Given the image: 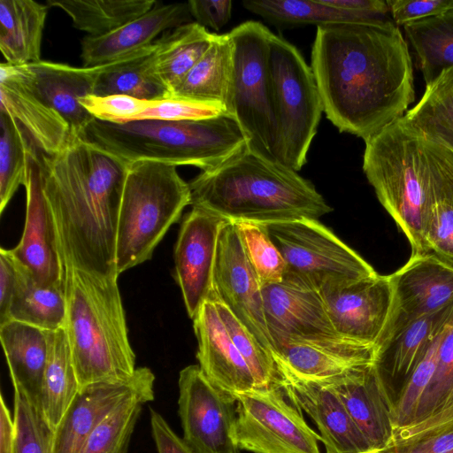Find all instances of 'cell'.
Listing matches in <instances>:
<instances>
[{
    "label": "cell",
    "mask_w": 453,
    "mask_h": 453,
    "mask_svg": "<svg viewBox=\"0 0 453 453\" xmlns=\"http://www.w3.org/2000/svg\"><path fill=\"white\" fill-rule=\"evenodd\" d=\"M311 68L327 119L364 141L415 98L409 47L391 19L318 27Z\"/></svg>",
    "instance_id": "cell-1"
},
{
    "label": "cell",
    "mask_w": 453,
    "mask_h": 453,
    "mask_svg": "<svg viewBox=\"0 0 453 453\" xmlns=\"http://www.w3.org/2000/svg\"><path fill=\"white\" fill-rule=\"evenodd\" d=\"M38 152L66 268L119 277L116 234L127 165L73 133L58 153Z\"/></svg>",
    "instance_id": "cell-2"
},
{
    "label": "cell",
    "mask_w": 453,
    "mask_h": 453,
    "mask_svg": "<svg viewBox=\"0 0 453 453\" xmlns=\"http://www.w3.org/2000/svg\"><path fill=\"white\" fill-rule=\"evenodd\" d=\"M188 185L192 207L232 222L269 225L319 219L332 211L310 180L259 156L247 144L217 168L201 172Z\"/></svg>",
    "instance_id": "cell-3"
},
{
    "label": "cell",
    "mask_w": 453,
    "mask_h": 453,
    "mask_svg": "<svg viewBox=\"0 0 453 453\" xmlns=\"http://www.w3.org/2000/svg\"><path fill=\"white\" fill-rule=\"evenodd\" d=\"M81 137L127 165L151 160L213 170L240 151L247 139L229 114L182 121L137 120L113 124L92 120Z\"/></svg>",
    "instance_id": "cell-4"
},
{
    "label": "cell",
    "mask_w": 453,
    "mask_h": 453,
    "mask_svg": "<svg viewBox=\"0 0 453 453\" xmlns=\"http://www.w3.org/2000/svg\"><path fill=\"white\" fill-rule=\"evenodd\" d=\"M118 277L66 270L65 330L80 389L136 371Z\"/></svg>",
    "instance_id": "cell-5"
},
{
    "label": "cell",
    "mask_w": 453,
    "mask_h": 453,
    "mask_svg": "<svg viewBox=\"0 0 453 453\" xmlns=\"http://www.w3.org/2000/svg\"><path fill=\"white\" fill-rule=\"evenodd\" d=\"M190 204L188 182L176 166L151 160L127 164L116 234L118 276L150 259L165 233Z\"/></svg>",
    "instance_id": "cell-6"
},
{
    "label": "cell",
    "mask_w": 453,
    "mask_h": 453,
    "mask_svg": "<svg viewBox=\"0 0 453 453\" xmlns=\"http://www.w3.org/2000/svg\"><path fill=\"white\" fill-rule=\"evenodd\" d=\"M365 144L363 171L380 203L405 234L411 255L426 253V185L420 137L398 119Z\"/></svg>",
    "instance_id": "cell-7"
},
{
    "label": "cell",
    "mask_w": 453,
    "mask_h": 453,
    "mask_svg": "<svg viewBox=\"0 0 453 453\" xmlns=\"http://www.w3.org/2000/svg\"><path fill=\"white\" fill-rule=\"evenodd\" d=\"M228 34L234 46V69L227 112L237 121L252 151L279 162L269 70L273 33L263 24L249 20Z\"/></svg>",
    "instance_id": "cell-8"
},
{
    "label": "cell",
    "mask_w": 453,
    "mask_h": 453,
    "mask_svg": "<svg viewBox=\"0 0 453 453\" xmlns=\"http://www.w3.org/2000/svg\"><path fill=\"white\" fill-rule=\"evenodd\" d=\"M269 70L278 132V160L298 172L307 155L323 111L311 71L296 46L272 34Z\"/></svg>",
    "instance_id": "cell-9"
},
{
    "label": "cell",
    "mask_w": 453,
    "mask_h": 453,
    "mask_svg": "<svg viewBox=\"0 0 453 453\" xmlns=\"http://www.w3.org/2000/svg\"><path fill=\"white\" fill-rule=\"evenodd\" d=\"M266 227L285 261L284 277L319 290L377 274L319 219L278 222Z\"/></svg>",
    "instance_id": "cell-10"
},
{
    "label": "cell",
    "mask_w": 453,
    "mask_h": 453,
    "mask_svg": "<svg viewBox=\"0 0 453 453\" xmlns=\"http://www.w3.org/2000/svg\"><path fill=\"white\" fill-rule=\"evenodd\" d=\"M284 396L280 388L254 389L234 396V438L239 449L253 453H320V435Z\"/></svg>",
    "instance_id": "cell-11"
},
{
    "label": "cell",
    "mask_w": 453,
    "mask_h": 453,
    "mask_svg": "<svg viewBox=\"0 0 453 453\" xmlns=\"http://www.w3.org/2000/svg\"><path fill=\"white\" fill-rule=\"evenodd\" d=\"M178 387L185 441L196 453H239L234 438L235 399L216 388L198 365L180 372Z\"/></svg>",
    "instance_id": "cell-12"
},
{
    "label": "cell",
    "mask_w": 453,
    "mask_h": 453,
    "mask_svg": "<svg viewBox=\"0 0 453 453\" xmlns=\"http://www.w3.org/2000/svg\"><path fill=\"white\" fill-rule=\"evenodd\" d=\"M26 219L22 236L9 250L13 259L37 283L66 287V265L63 260L57 229L46 202L38 150H27Z\"/></svg>",
    "instance_id": "cell-13"
},
{
    "label": "cell",
    "mask_w": 453,
    "mask_h": 453,
    "mask_svg": "<svg viewBox=\"0 0 453 453\" xmlns=\"http://www.w3.org/2000/svg\"><path fill=\"white\" fill-rule=\"evenodd\" d=\"M389 279L393 306L377 348L414 320L453 304V265L432 253L411 255Z\"/></svg>",
    "instance_id": "cell-14"
},
{
    "label": "cell",
    "mask_w": 453,
    "mask_h": 453,
    "mask_svg": "<svg viewBox=\"0 0 453 453\" xmlns=\"http://www.w3.org/2000/svg\"><path fill=\"white\" fill-rule=\"evenodd\" d=\"M212 289L233 314L273 356L262 287L248 261L234 222L222 227L217 248Z\"/></svg>",
    "instance_id": "cell-15"
},
{
    "label": "cell",
    "mask_w": 453,
    "mask_h": 453,
    "mask_svg": "<svg viewBox=\"0 0 453 453\" xmlns=\"http://www.w3.org/2000/svg\"><path fill=\"white\" fill-rule=\"evenodd\" d=\"M336 333L347 339L377 345L388 326L393 288L389 275L375 274L319 290Z\"/></svg>",
    "instance_id": "cell-16"
},
{
    "label": "cell",
    "mask_w": 453,
    "mask_h": 453,
    "mask_svg": "<svg viewBox=\"0 0 453 453\" xmlns=\"http://www.w3.org/2000/svg\"><path fill=\"white\" fill-rule=\"evenodd\" d=\"M228 221L192 207L181 223L174 248V278L192 319L212 290L219 237Z\"/></svg>",
    "instance_id": "cell-17"
},
{
    "label": "cell",
    "mask_w": 453,
    "mask_h": 453,
    "mask_svg": "<svg viewBox=\"0 0 453 453\" xmlns=\"http://www.w3.org/2000/svg\"><path fill=\"white\" fill-rule=\"evenodd\" d=\"M155 375L148 367L136 368L124 380L98 381L80 389L54 430V453H81L97 426L128 397L154 390Z\"/></svg>",
    "instance_id": "cell-18"
},
{
    "label": "cell",
    "mask_w": 453,
    "mask_h": 453,
    "mask_svg": "<svg viewBox=\"0 0 453 453\" xmlns=\"http://www.w3.org/2000/svg\"><path fill=\"white\" fill-rule=\"evenodd\" d=\"M262 295L273 357L280 346L291 341L341 336L316 288L284 277L280 283L263 287Z\"/></svg>",
    "instance_id": "cell-19"
},
{
    "label": "cell",
    "mask_w": 453,
    "mask_h": 453,
    "mask_svg": "<svg viewBox=\"0 0 453 453\" xmlns=\"http://www.w3.org/2000/svg\"><path fill=\"white\" fill-rule=\"evenodd\" d=\"M280 387L290 403L313 420L326 453H365L372 449L357 426L338 395L324 380L296 376L277 364Z\"/></svg>",
    "instance_id": "cell-20"
},
{
    "label": "cell",
    "mask_w": 453,
    "mask_h": 453,
    "mask_svg": "<svg viewBox=\"0 0 453 453\" xmlns=\"http://www.w3.org/2000/svg\"><path fill=\"white\" fill-rule=\"evenodd\" d=\"M324 381L338 395L372 451L388 448L394 436L395 402L377 365Z\"/></svg>",
    "instance_id": "cell-21"
},
{
    "label": "cell",
    "mask_w": 453,
    "mask_h": 453,
    "mask_svg": "<svg viewBox=\"0 0 453 453\" xmlns=\"http://www.w3.org/2000/svg\"><path fill=\"white\" fill-rule=\"evenodd\" d=\"M193 327L198 343V365L216 388L232 397L257 389L250 367L230 338L211 298L193 318Z\"/></svg>",
    "instance_id": "cell-22"
},
{
    "label": "cell",
    "mask_w": 453,
    "mask_h": 453,
    "mask_svg": "<svg viewBox=\"0 0 453 453\" xmlns=\"http://www.w3.org/2000/svg\"><path fill=\"white\" fill-rule=\"evenodd\" d=\"M17 69L31 91L66 120L71 133L81 136L95 119L80 104V99L93 95L96 66L75 67L40 60L17 65Z\"/></svg>",
    "instance_id": "cell-23"
},
{
    "label": "cell",
    "mask_w": 453,
    "mask_h": 453,
    "mask_svg": "<svg viewBox=\"0 0 453 453\" xmlns=\"http://www.w3.org/2000/svg\"><path fill=\"white\" fill-rule=\"evenodd\" d=\"M274 359L296 376L326 380L376 364L377 347L341 336L296 340L280 346Z\"/></svg>",
    "instance_id": "cell-24"
},
{
    "label": "cell",
    "mask_w": 453,
    "mask_h": 453,
    "mask_svg": "<svg viewBox=\"0 0 453 453\" xmlns=\"http://www.w3.org/2000/svg\"><path fill=\"white\" fill-rule=\"evenodd\" d=\"M0 111L12 118L35 148L45 155L58 153L71 129L66 120L42 102L20 78L17 65H0Z\"/></svg>",
    "instance_id": "cell-25"
},
{
    "label": "cell",
    "mask_w": 453,
    "mask_h": 453,
    "mask_svg": "<svg viewBox=\"0 0 453 453\" xmlns=\"http://www.w3.org/2000/svg\"><path fill=\"white\" fill-rule=\"evenodd\" d=\"M187 3L158 4L117 30L81 40V58L85 67L115 61L153 44L166 30L193 22Z\"/></svg>",
    "instance_id": "cell-26"
},
{
    "label": "cell",
    "mask_w": 453,
    "mask_h": 453,
    "mask_svg": "<svg viewBox=\"0 0 453 453\" xmlns=\"http://www.w3.org/2000/svg\"><path fill=\"white\" fill-rule=\"evenodd\" d=\"M420 139L426 185L425 251L453 265V150Z\"/></svg>",
    "instance_id": "cell-27"
},
{
    "label": "cell",
    "mask_w": 453,
    "mask_h": 453,
    "mask_svg": "<svg viewBox=\"0 0 453 453\" xmlns=\"http://www.w3.org/2000/svg\"><path fill=\"white\" fill-rule=\"evenodd\" d=\"M0 341L12 386L21 388L41 409V394L48 356L45 330L11 320L0 325Z\"/></svg>",
    "instance_id": "cell-28"
},
{
    "label": "cell",
    "mask_w": 453,
    "mask_h": 453,
    "mask_svg": "<svg viewBox=\"0 0 453 453\" xmlns=\"http://www.w3.org/2000/svg\"><path fill=\"white\" fill-rule=\"evenodd\" d=\"M153 44L108 64L96 66L93 95H127L144 100H160L169 93L156 73Z\"/></svg>",
    "instance_id": "cell-29"
},
{
    "label": "cell",
    "mask_w": 453,
    "mask_h": 453,
    "mask_svg": "<svg viewBox=\"0 0 453 453\" xmlns=\"http://www.w3.org/2000/svg\"><path fill=\"white\" fill-rule=\"evenodd\" d=\"M48 8L33 0L0 1V50L6 63L20 65L42 60Z\"/></svg>",
    "instance_id": "cell-30"
},
{
    "label": "cell",
    "mask_w": 453,
    "mask_h": 453,
    "mask_svg": "<svg viewBox=\"0 0 453 453\" xmlns=\"http://www.w3.org/2000/svg\"><path fill=\"white\" fill-rule=\"evenodd\" d=\"M233 69L231 37L228 33L216 35L207 51L170 97L219 104L227 111Z\"/></svg>",
    "instance_id": "cell-31"
},
{
    "label": "cell",
    "mask_w": 453,
    "mask_h": 453,
    "mask_svg": "<svg viewBox=\"0 0 453 453\" xmlns=\"http://www.w3.org/2000/svg\"><path fill=\"white\" fill-rule=\"evenodd\" d=\"M46 333L48 356L42 387L41 411L54 431L80 391V386L65 327Z\"/></svg>",
    "instance_id": "cell-32"
},
{
    "label": "cell",
    "mask_w": 453,
    "mask_h": 453,
    "mask_svg": "<svg viewBox=\"0 0 453 453\" xmlns=\"http://www.w3.org/2000/svg\"><path fill=\"white\" fill-rule=\"evenodd\" d=\"M399 121L420 138L453 150V66L426 85L419 101Z\"/></svg>",
    "instance_id": "cell-33"
},
{
    "label": "cell",
    "mask_w": 453,
    "mask_h": 453,
    "mask_svg": "<svg viewBox=\"0 0 453 453\" xmlns=\"http://www.w3.org/2000/svg\"><path fill=\"white\" fill-rule=\"evenodd\" d=\"M453 304L437 313L422 317L406 326L377 348L376 365L391 378L410 376L449 319Z\"/></svg>",
    "instance_id": "cell-34"
},
{
    "label": "cell",
    "mask_w": 453,
    "mask_h": 453,
    "mask_svg": "<svg viewBox=\"0 0 453 453\" xmlns=\"http://www.w3.org/2000/svg\"><path fill=\"white\" fill-rule=\"evenodd\" d=\"M216 35L193 21L171 30L155 42L156 73L169 97L207 51Z\"/></svg>",
    "instance_id": "cell-35"
},
{
    "label": "cell",
    "mask_w": 453,
    "mask_h": 453,
    "mask_svg": "<svg viewBox=\"0 0 453 453\" xmlns=\"http://www.w3.org/2000/svg\"><path fill=\"white\" fill-rule=\"evenodd\" d=\"M17 266L18 281L6 322L14 320L45 331L65 328L66 287L39 284L18 264Z\"/></svg>",
    "instance_id": "cell-36"
},
{
    "label": "cell",
    "mask_w": 453,
    "mask_h": 453,
    "mask_svg": "<svg viewBox=\"0 0 453 453\" xmlns=\"http://www.w3.org/2000/svg\"><path fill=\"white\" fill-rule=\"evenodd\" d=\"M242 5L280 28L380 21L363 13L327 5L322 0H244Z\"/></svg>",
    "instance_id": "cell-37"
},
{
    "label": "cell",
    "mask_w": 453,
    "mask_h": 453,
    "mask_svg": "<svg viewBox=\"0 0 453 453\" xmlns=\"http://www.w3.org/2000/svg\"><path fill=\"white\" fill-rule=\"evenodd\" d=\"M154 0H48L65 12L73 26L88 36L110 34L152 9Z\"/></svg>",
    "instance_id": "cell-38"
},
{
    "label": "cell",
    "mask_w": 453,
    "mask_h": 453,
    "mask_svg": "<svg viewBox=\"0 0 453 453\" xmlns=\"http://www.w3.org/2000/svg\"><path fill=\"white\" fill-rule=\"evenodd\" d=\"M417 56L426 85L453 66V8L403 27Z\"/></svg>",
    "instance_id": "cell-39"
},
{
    "label": "cell",
    "mask_w": 453,
    "mask_h": 453,
    "mask_svg": "<svg viewBox=\"0 0 453 453\" xmlns=\"http://www.w3.org/2000/svg\"><path fill=\"white\" fill-rule=\"evenodd\" d=\"M154 397L151 390L125 400L92 433L81 453H127L142 406Z\"/></svg>",
    "instance_id": "cell-40"
},
{
    "label": "cell",
    "mask_w": 453,
    "mask_h": 453,
    "mask_svg": "<svg viewBox=\"0 0 453 453\" xmlns=\"http://www.w3.org/2000/svg\"><path fill=\"white\" fill-rule=\"evenodd\" d=\"M208 298L214 303L230 338L250 367L257 389L280 388V375L273 354L233 314L213 289Z\"/></svg>",
    "instance_id": "cell-41"
},
{
    "label": "cell",
    "mask_w": 453,
    "mask_h": 453,
    "mask_svg": "<svg viewBox=\"0 0 453 453\" xmlns=\"http://www.w3.org/2000/svg\"><path fill=\"white\" fill-rule=\"evenodd\" d=\"M0 213L20 185H25L31 141L21 127L0 111Z\"/></svg>",
    "instance_id": "cell-42"
},
{
    "label": "cell",
    "mask_w": 453,
    "mask_h": 453,
    "mask_svg": "<svg viewBox=\"0 0 453 453\" xmlns=\"http://www.w3.org/2000/svg\"><path fill=\"white\" fill-rule=\"evenodd\" d=\"M244 252L261 287L283 280L286 265L273 242L266 225L253 222H234Z\"/></svg>",
    "instance_id": "cell-43"
},
{
    "label": "cell",
    "mask_w": 453,
    "mask_h": 453,
    "mask_svg": "<svg viewBox=\"0 0 453 453\" xmlns=\"http://www.w3.org/2000/svg\"><path fill=\"white\" fill-rule=\"evenodd\" d=\"M13 387L14 453H54V431L41 409L19 387Z\"/></svg>",
    "instance_id": "cell-44"
},
{
    "label": "cell",
    "mask_w": 453,
    "mask_h": 453,
    "mask_svg": "<svg viewBox=\"0 0 453 453\" xmlns=\"http://www.w3.org/2000/svg\"><path fill=\"white\" fill-rule=\"evenodd\" d=\"M443 326L404 381L398 398L395 402V429L407 426L415 420L421 398L437 368L439 347Z\"/></svg>",
    "instance_id": "cell-45"
},
{
    "label": "cell",
    "mask_w": 453,
    "mask_h": 453,
    "mask_svg": "<svg viewBox=\"0 0 453 453\" xmlns=\"http://www.w3.org/2000/svg\"><path fill=\"white\" fill-rule=\"evenodd\" d=\"M453 385V309L447 319L439 347L435 373L419 403L415 420L432 414Z\"/></svg>",
    "instance_id": "cell-46"
},
{
    "label": "cell",
    "mask_w": 453,
    "mask_h": 453,
    "mask_svg": "<svg viewBox=\"0 0 453 453\" xmlns=\"http://www.w3.org/2000/svg\"><path fill=\"white\" fill-rule=\"evenodd\" d=\"M152 101L127 95H88L80 99V104L95 119L125 124L135 121Z\"/></svg>",
    "instance_id": "cell-47"
},
{
    "label": "cell",
    "mask_w": 453,
    "mask_h": 453,
    "mask_svg": "<svg viewBox=\"0 0 453 453\" xmlns=\"http://www.w3.org/2000/svg\"><path fill=\"white\" fill-rule=\"evenodd\" d=\"M228 114L219 104L198 102L183 98L167 97L153 100L139 115L137 120L151 119L165 121L196 120Z\"/></svg>",
    "instance_id": "cell-48"
},
{
    "label": "cell",
    "mask_w": 453,
    "mask_h": 453,
    "mask_svg": "<svg viewBox=\"0 0 453 453\" xmlns=\"http://www.w3.org/2000/svg\"><path fill=\"white\" fill-rule=\"evenodd\" d=\"M387 3L397 27L419 22L453 8V0H387Z\"/></svg>",
    "instance_id": "cell-49"
},
{
    "label": "cell",
    "mask_w": 453,
    "mask_h": 453,
    "mask_svg": "<svg viewBox=\"0 0 453 453\" xmlns=\"http://www.w3.org/2000/svg\"><path fill=\"white\" fill-rule=\"evenodd\" d=\"M389 453H447L453 450V422L430 434L402 443L390 445Z\"/></svg>",
    "instance_id": "cell-50"
},
{
    "label": "cell",
    "mask_w": 453,
    "mask_h": 453,
    "mask_svg": "<svg viewBox=\"0 0 453 453\" xmlns=\"http://www.w3.org/2000/svg\"><path fill=\"white\" fill-rule=\"evenodd\" d=\"M188 4L193 20L205 28L219 31L231 19V0H191Z\"/></svg>",
    "instance_id": "cell-51"
},
{
    "label": "cell",
    "mask_w": 453,
    "mask_h": 453,
    "mask_svg": "<svg viewBox=\"0 0 453 453\" xmlns=\"http://www.w3.org/2000/svg\"><path fill=\"white\" fill-rule=\"evenodd\" d=\"M151 434L157 453H196L170 426L165 418L153 408L150 411Z\"/></svg>",
    "instance_id": "cell-52"
},
{
    "label": "cell",
    "mask_w": 453,
    "mask_h": 453,
    "mask_svg": "<svg viewBox=\"0 0 453 453\" xmlns=\"http://www.w3.org/2000/svg\"><path fill=\"white\" fill-rule=\"evenodd\" d=\"M453 422V404L426 418L395 428L390 445L402 443L430 434ZM389 445V446H390Z\"/></svg>",
    "instance_id": "cell-53"
},
{
    "label": "cell",
    "mask_w": 453,
    "mask_h": 453,
    "mask_svg": "<svg viewBox=\"0 0 453 453\" xmlns=\"http://www.w3.org/2000/svg\"><path fill=\"white\" fill-rule=\"evenodd\" d=\"M18 281V266L9 250L0 249V325L7 321Z\"/></svg>",
    "instance_id": "cell-54"
},
{
    "label": "cell",
    "mask_w": 453,
    "mask_h": 453,
    "mask_svg": "<svg viewBox=\"0 0 453 453\" xmlns=\"http://www.w3.org/2000/svg\"><path fill=\"white\" fill-rule=\"evenodd\" d=\"M16 431L13 417L0 395V453H14Z\"/></svg>",
    "instance_id": "cell-55"
},
{
    "label": "cell",
    "mask_w": 453,
    "mask_h": 453,
    "mask_svg": "<svg viewBox=\"0 0 453 453\" xmlns=\"http://www.w3.org/2000/svg\"><path fill=\"white\" fill-rule=\"evenodd\" d=\"M452 404H453V385L450 388V389L448 391V393L445 395L443 399L441 400L438 408L432 414L439 412V411L449 407ZM432 414H430V415H432Z\"/></svg>",
    "instance_id": "cell-56"
}]
</instances>
